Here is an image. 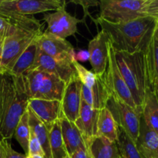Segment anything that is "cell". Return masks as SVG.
<instances>
[{"mask_svg": "<svg viewBox=\"0 0 158 158\" xmlns=\"http://www.w3.org/2000/svg\"><path fill=\"white\" fill-rule=\"evenodd\" d=\"M96 23L106 32L115 51L144 52L157 26V19L140 17L126 23H111L99 17Z\"/></svg>", "mask_w": 158, "mask_h": 158, "instance_id": "6da1fadb", "label": "cell"}, {"mask_svg": "<svg viewBox=\"0 0 158 158\" xmlns=\"http://www.w3.org/2000/svg\"><path fill=\"white\" fill-rule=\"evenodd\" d=\"M29 97L24 77H17L9 71L0 73V137L12 138L20 118L27 110Z\"/></svg>", "mask_w": 158, "mask_h": 158, "instance_id": "7a4b0ae2", "label": "cell"}, {"mask_svg": "<svg viewBox=\"0 0 158 158\" xmlns=\"http://www.w3.org/2000/svg\"><path fill=\"white\" fill-rule=\"evenodd\" d=\"M114 56L119 71L131 91L137 112L141 114L148 89L144 52L129 53L114 50Z\"/></svg>", "mask_w": 158, "mask_h": 158, "instance_id": "3957f363", "label": "cell"}, {"mask_svg": "<svg viewBox=\"0 0 158 158\" xmlns=\"http://www.w3.org/2000/svg\"><path fill=\"white\" fill-rule=\"evenodd\" d=\"M29 99L61 101L66 82L50 73L29 70L23 76Z\"/></svg>", "mask_w": 158, "mask_h": 158, "instance_id": "277c9868", "label": "cell"}, {"mask_svg": "<svg viewBox=\"0 0 158 158\" xmlns=\"http://www.w3.org/2000/svg\"><path fill=\"white\" fill-rule=\"evenodd\" d=\"M42 24L39 20L19 29L4 39L0 66L9 71L26 48L42 33Z\"/></svg>", "mask_w": 158, "mask_h": 158, "instance_id": "5b68a950", "label": "cell"}, {"mask_svg": "<svg viewBox=\"0 0 158 158\" xmlns=\"http://www.w3.org/2000/svg\"><path fill=\"white\" fill-rule=\"evenodd\" d=\"M148 0H101L100 18L111 23H126L144 17Z\"/></svg>", "mask_w": 158, "mask_h": 158, "instance_id": "8992f818", "label": "cell"}, {"mask_svg": "<svg viewBox=\"0 0 158 158\" xmlns=\"http://www.w3.org/2000/svg\"><path fill=\"white\" fill-rule=\"evenodd\" d=\"M106 107L111 113L117 126L123 129L137 143L140 134L141 114L113 95L110 96Z\"/></svg>", "mask_w": 158, "mask_h": 158, "instance_id": "52a82bcc", "label": "cell"}, {"mask_svg": "<svg viewBox=\"0 0 158 158\" xmlns=\"http://www.w3.org/2000/svg\"><path fill=\"white\" fill-rule=\"evenodd\" d=\"M64 5L66 2L60 0H0V14L30 16L56 11Z\"/></svg>", "mask_w": 158, "mask_h": 158, "instance_id": "ba28073f", "label": "cell"}, {"mask_svg": "<svg viewBox=\"0 0 158 158\" xmlns=\"http://www.w3.org/2000/svg\"><path fill=\"white\" fill-rule=\"evenodd\" d=\"M103 78L110 95L118 97L137 112V106L133 100L131 91L128 89L117 67L114 56V49L110 40L108 42L107 66L104 73L103 74Z\"/></svg>", "mask_w": 158, "mask_h": 158, "instance_id": "9c48e42d", "label": "cell"}, {"mask_svg": "<svg viewBox=\"0 0 158 158\" xmlns=\"http://www.w3.org/2000/svg\"><path fill=\"white\" fill-rule=\"evenodd\" d=\"M43 19L47 24V29L44 32L63 40L74 35L77 32V25L82 22L66 10V5L53 12L44 14Z\"/></svg>", "mask_w": 158, "mask_h": 158, "instance_id": "30bf717a", "label": "cell"}, {"mask_svg": "<svg viewBox=\"0 0 158 158\" xmlns=\"http://www.w3.org/2000/svg\"><path fill=\"white\" fill-rule=\"evenodd\" d=\"M82 83L77 73L73 75L65 85L61 99L62 117L74 122L78 118L81 106ZM61 117V118H62Z\"/></svg>", "mask_w": 158, "mask_h": 158, "instance_id": "8fae6325", "label": "cell"}, {"mask_svg": "<svg viewBox=\"0 0 158 158\" xmlns=\"http://www.w3.org/2000/svg\"><path fill=\"white\" fill-rule=\"evenodd\" d=\"M39 49L49 56L58 60H75V49L69 41L42 32L36 39Z\"/></svg>", "mask_w": 158, "mask_h": 158, "instance_id": "7c38bea8", "label": "cell"}, {"mask_svg": "<svg viewBox=\"0 0 158 158\" xmlns=\"http://www.w3.org/2000/svg\"><path fill=\"white\" fill-rule=\"evenodd\" d=\"M72 62L67 60H58L52 58L43 53L38 48L34 64L29 70L40 69L45 72L50 73L60 77L62 80L66 83L73 75L77 73Z\"/></svg>", "mask_w": 158, "mask_h": 158, "instance_id": "4fadbf2b", "label": "cell"}, {"mask_svg": "<svg viewBox=\"0 0 158 158\" xmlns=\"http://www.w3.org/2000/svg\"><path fill=\"white\" fill-rule=\"evenodd\" d=\"M110 39L106 32L101 30L88 45L89 63L96 76L101 77L104 73L108 62V42Z\"/></svg>", "mask_w": 158, "mask_h": 158, "instance_id": "5bb4252c", "label": "cell"}, {"mask_svg": "<svg viewBox=\"0 0 158 158\" xmlns=\"http://www.w3.org/2000/svg\"><path fill=\"white\" fill-rule=\"evenodd\" d=\"M99 114V110L90 107L83 100H81L80 114L74 123L81 134L88 150L94 139L97 137Z\"/></svg>", "mask_w": 158, "mask_h": 158, "instance_id": "9a60e30c", "label": "cell"}, {"mask_svg": "<svg viewBox=\"0 0 158 158\" xmlns=\"http://www.w3.org/2000/svg\"><path fill=\"white\" fill-rule=\"evenodd\" d=\"M144 60L148 89L158 100V29L157 26L144 52Z\"/></svg>", "mask_w": 158, "mask_h": 158, "instance_id": "2e32d148", "label": "cell"}, {"mask_svg": "<svg viewBox=\"0 0 158 158\" xmlns=\"http://www.w3.org/2000/svg\"><path fill=\"white\" fill-rule=\"evenodd\" d=\"M28 107L37 116L49 130L62 117L61 102L60 100L29 99Z\"/></svg>", "mask_w": 158, "mask_h": 158, "instance_id": "e0dca14e", "label": "cell"}, {"mask_svg": "<svg viewBox=\"0 0 158 158\" xmlns=\"http://www.w3.org/2000/svg\"><path fill=\"white\" fill-rule=\"evenodd\" d=\"M110 96V94L105 84L103 76H97V81L92 88L82 84V100L94 109L100 110L106 107Z\"/></svg>", "mask_w": 158, "mask_h": 158, "instance_id": "ac0fdd59", "label": "cell"}, {"mask_svg": "<svg viewBox=\"0 0 158 158\" xmlns=\"http://www.w3.org/2000/svg\"><path fill=\"white\" fill-rule=\"evenodd\" d=\"M61 133L66 152L69 156L80 149H87L81 134L75 123L62 117L60 120ZM88 150V149H87Z\"/></svg>", "mask_w": 158, "mask_h": 158, "instance_id": "d6986e66", "label": "cell"}, {"mask_svg": "<svg viewBox=\"0 0 158 158\" xmlns=\"http://www.w3.org/2000/svg\"><path fill=\"white\" fill-rule=\"evenodd\" d=\"M136 144L143 158H158V136L148 127L142 116L140 134Z\"/></svg>", "mask_w": 158, "mask_h": 158, "instance_id": "ffe728a7", "label": "cell"}, {"mask_svg": "<svg viewBox=\"0 0 158 158\" xmlns=\"http://www.w3.org/2000/svg\"><path fill=\"white\" fill-rule=\"evenodd\" d=\"M27 109L30 131L33 133L41 144L45 158H52L49 143V130L29 107Z\"/></svg>", "mask_w": 158, "mask_h": 158, "instance_id": "44dd1931", "label": "cell"}, {"mask_svg": "<svg viewBox=\"0 0 158 158\" xmlns=\"http://www.w3.org/2000/svg\"><path fill=\"white\" fill-rule=\"evenodd\" d=\"M37 21L33 15H4L0 14V35L4 38L13 35L19 29Z\"/></svg>", "mask_w": 158, "mask_h": 158, "instance_id": "7402d4cb", "label": "cell"}, {"mask_svg": "<svg viewBox=\"0 0 158 158\" xmlns=\"http://www.w3.org/2000/svg\"><path fill=\"white\" fill-rule=\"evenodd\" d=\"M97 137H102L113 142L118 138V126L106 107L100 110L97 123Z\"/></svg>", "mask_w": 158, "mask_h": 158, "instance_id": "603a6c76", "label": "cell"}, {"mask_svg": "<svg viewBox=\"0 0 158 158\" xmlns=\"http://www.w3.org/2000/svg\"><path fill=\"white\" fill-rule=\"evenodd\" d=\"M36 39L26 48L16 60L12 69L9 71L12 75L17 77H23L33 66L38 51Z\"/></svg>", "mask_w": 158, "mask_h": 158, "instance_id": "cb8c5ba5", "label": "cell"}, {"mask_svg": "<svg viewBox=\"0 0 158 158\" xmlns=\"http://www.w3.org/2000/svg\"><path fill=\"white\" fill-rule=\"evenodd\" d=\"M92 158H119L120 152L116 142L97 137L89 148Z\"/></svg>", "mask_w": 158, "mask_h": 158, "instance_id": "d4e9b609", "label": "cell"}, {"mask_svg": "<svg viewBox=\"0 0 158 158\" xmlns=\"http://www.w3.org/2000/svg\"><path fill=\"white\" fill-rule=\"evenodd\" d=\"M141 116L148 127L158 136V100L149 89L147 91Z\"/></svg>", "mask_w": 158, "mask_h": 158, "instance_id": "484cf974", "label": "cell"}, {"mask_svg": "<svg viewBox=\"0 0 158 158\" xmlns=\"http://www.w3.org/2000/svg\"><path fill=\"white\" fill-rule=\"evenodd\" d=\"M120 155L123 158H143L135 142L127 134L118 127V138L117 140Z\"/></svg>", "mask_w": 158, "mask_h": 158, "instance_id": "4316f807", "label": "cell"}, {"mask_svg": "<svg viewBox=\"0 0 158 158\" xmlns=\"http://www.w3.org/2000/svg\"><path fill=\"white\" fill-rule=\"evenodd\" d=\"M49 143L52 158H64L67 154L61 133L60 120L49 129Z\"/></svg>", "mask_w": 158, "mask_h": 158, "instance_id": "83f0119b", "label": "cell"}, {"mask_svg": "<svg viewBox=\"0 0 158 158\" xmlns=\"http://www.w3.org/2000/svg\"><path fill=\"white\" fill-rule=\"evenodd\" d=\"M14 137L22 147L26 156L29 154V143L30 139V127L29 124L28 109L23 114L14 132Z\"/></svg>", "mask_w": 158, "mask_h": 158, "instance_id": "f1b7e54d", "label": "cell"}, {"mask_svg": "<svg viewBox=\"0 0 158 158\" xmlns=\"http://www.w3.org/2000/svg\"><path fill=\"white\" fill-rule=\"evenodd\" d=\"M72 63L77 77L82 84L89 88H92L97 81V76L94 74V72L88 70L86 68H85L83 65L76 61L75 60H73Z\"/></svg>", "mask_w": 158, "mask_h": 158, "instance_id": "f546056e", "label": "cell"}, {"mask_svg": "<svg viewBox=\"0 0 158 158\" xmlns=\"http://www.w3.org/2000/svg\"><path fill=\"white\" fill-rule=\"evenodd\" d=\"M0 144H1L2 153V158H26V154H20L13 150L12 145L8 141V140L1 138Z\"/></svg>", "mask_w": 158, "mask_h": 158, "instance_id": "4dcf8cb0", "label": "cell"}, {"mask_svg": "<svg viewBox=\"0 0 158 158\" xmlns=\"http://www.w3.org/2000/svg\"><path fill=\"white\" fill-rule=\"evenodd\" d=\"M29 154H38V155L43 156L45 157L44 152H43V149L40 143L39 142L38 139L36 138L33 133L30 131V139H29Z\"/></svg>", "mask_w": 158, "mask_h": 158, "instance_id": "1f68e13d", "label": "cell"}, {"mask_svg": "<svg viewBox=\"0 0 158 158\" xmlns=\"http://www.w3.org/2000/svg\"><path fill=\"white\" fill-rule=\"evenodd\" d=\"M143 13L146 16L158 19V0H148L143 9Z\"/></svg>", "mask_w": 158, "mask_h": 158, "instance_id": "d6a6232c", "label": "cell"}, {"mask_svg": "<svg viewBox=\"0 0 158 158\" xmlns=\"http://www.w3.org/2000/svg\"><path fill=\"white\" fill-rule=\"evenodd\" d=\"M70 2H73L75 4H80V6H82L83 10H84V19L86 18L87 15H89L91 17V15L89 13V6H100V2L94 1V0H72L70 1Z\"/></svg>", "mask_w": 158, "mask_h": 158, "instance_id": "836d02e7", "label": "cell"}, {"mask_svg": "<svg viewBox=\"0 0 158 158\" xmlns=\"http://www.w3.org/2000/svg\"><path fill=\"white\" fill-rule=\"evenodd\" d=\"M89 60V55L88 51L80 50L75 52V60L77 62H86Z\"/></svg>", "mask_w": 158, "mask_h": 158, "instance_id": "e575fe53", "label": "cell"}, {"mask_svg": "<svg viewBox=\"0 0 158 158\" xmlns=\"http://www.w3.org/2000/svg\"><path fill=\"white\" fill-rule=\"evenodd\" d=\"M71 158H92L89 150L80 149L70 156Z\"/></svg>", "mask_w": 158, "mask_h": 158, "instance_id": "d590c367", "label": "cell"}, {"mask_svg": "<svg viewBox=\"0 0 158 158\" xmlns=\"http://www.w3.org/2000/svg\"><path fill=\"white\" fill-rule=\"evenodd\" d=\"M4 37L0 35V63H1L2 59V46H3V42H4Z\"/></svg>", "mask_w": 158, "mask_h": 158, "instance_id": "8d00e7d4", "label": "cell"}, {"mask_svg": "<svg viewBox=\"0 0 158 158\" xmlns=\"http://www.w3.org/2000/svg\"><path fill=\"white\" fill-rule=\"evenodd\" d=\"M26 158H45L43 156L38 155V154H29L26 156Z\"/></svg>", "mask_w": 158, "mask_h": 158, "instance_id": "74e56055", "label": "cell"}, {"mask_svg": "<svg viewBox=\"0 0 158 158\" xmlns=\"http://www.w3.org/2000/svg\"><path fill=\"white\" fill-rule=\"evenodd\" d=\"M6 70L4 69V68H2L1 66H0V73H3V72H6Z\"/></svg>", "mask_w": 158, "mask_h": 158, "instance_id": "f35d334b", "label": "cell"}, {"mask_svg": "<svg viewBox=\"0 0 158 158\" xmlns=\"http://www.w3.org/2000/svg\"><path fill=\"white\" fill-rule=\"evenodd\" d=\"M0 139H1V137H0ZM0 158H2V153L1 144H0Z\"/></svg>", "mask_w": 158, "mask_h": 158, "instance_id": "ab89813d", "label": "cell"}, {"mask_svg": "<svg viewBox=\"0 0 158 158\" xmlns=\"http://www.w3.org/2000/svg\"><path fill=\"white\" fill-rule=\"evenodd\" d=\"M157 28L158 29V19H157Z\"/></svg>", "mask_w": 158, "mask_h": 158, "instance_id": "60d3db41", "label": "cell"}, {"mask_svg": "<svg viewBox=\"0 0 158 158\" xmlns=\"http://www.w3.org/2000/svg\"><path fill=\"white\" fill-rule=\"evenodd\" d=\"M119 158H123V157H121V156H120V157H119Z\"/></svg>", "mask_w": 158, "mask_h": 158, "instance_id": "b9f144b4", "label": "cell"}]
</instances>
